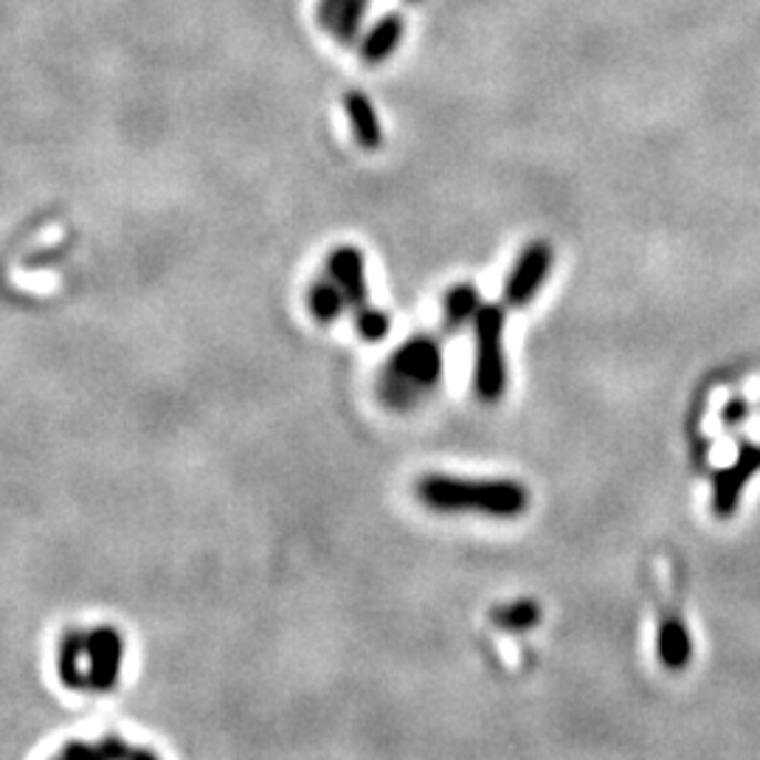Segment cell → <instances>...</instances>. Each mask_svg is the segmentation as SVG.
<instances>
[{"instance_id":"obj_13","label":"cell","mask_w":760,"mask_h":760,"mask_svg":"<svg viewBox=\"0 0 760 760\" xmlns=\"http://www.w3.org/2000/svg\"><path fill=\"white\" fill-rule=\"evenodd\" d=\"M400 31H403L400 18H397V14H386V18L372 29L369 40L364 43V60L375 65V62H381L384 56H389L392 51L397 49Z\"/></svg>"},{"instance_id":"obj_6","label":"cell","mask_w":760,"mask_h":760,"mask_svg":"<svg viewBox=\"0 0 760 760\" xmlns=\"http://www.w3.org/2000/svg\"><path fill=\"white\" fill-rule=\"evenodd\" d=\"M324 273L339 284L341 293L346 296L350 310L366 304V260L358 248L355 246L335 248V251L327 257Z\"/></svg>"},{"instance_id":"obj_9","label":"cell","mask_w":760,"mask_h":760,"mask_svg":"<svg viewBox=\"0 0 760 760\" xmlns=\"http://www.w3.org/2000/svg\"><path fill=\"white\" fill-rule=\"evenodd\" d=\"M482 296H479L477 284L473 282H457L451 284V291L443 296V322L448 330H459L477 319L479 308H482Z\"/></svg>"},{"instance_id":"obj_7","label":"cell","mask_w":760,"mask_h":760,"mask_svg":"<svg viewBox=\"0 0 760 760\" xmlns=\"http://www.w3.org/2000/svg\"><path fill=\"white\" fill-rule=\"evenodd\" d=\"M760 465V451L752 446H743L741 457H738L736 465H730L727 470H721L716 477V493H712V510L718 516H730L732 510L738 507V499H741V490L747 485V479L752 477L754 470Z\"/></svg>"},{"instance_id":"obj_8","label":"cell","mask_w":760,"mask_h":760,"mask_svg":"<svg viewBox=\"0 0 760 760\" xmlns=\"http://www.w3.org/2000/svg\"><path fill=\"white\" fill-rule=\"evenodd\" d=\"M656 656L665 668L681 670L693 659V637L679 617H662L656 631Z\"/></svg>"},{"instance_id":"obj_5","label":"cell","mask_w":760,"mask_h":760,"mask_svg":"<svg viewBox=\"0 0 760 760\" xmlns=\"http://www.w3.org/2000/svg\"><path fill=\"white\" fill-rule=\"evenodd\" d=\"M552 262H555V251L550 248V242H530L519 253V260L513 262V268H510V273L504 279V288H501V299H504L507 308H527L538 296V291L544 288L546 277L552 271Z\"/></svg>"},{"instance_id":"obj_12","label":"cell","mask_w":760,"mask_h":760,"mask_svg":"<svg viewBox=\"0 0 760 760\" xmlns=\"http://www.w3.org/2000/svg\"><path fill=\"white\" fill-rule=\"evenodd\" d=\"M490 620L501 631H530L541 620V606H538L535 600H513V603L493 608Z\"/></svg>"},{"instance_id":"obj_15","label":"cell","mask_w":760,"mask_h":760,"mask_svg":"<svg viewBox=\"0 0 760 760\" xmlns=\"http://www.w3.org/2000/svg\"><path fill=\"white\" fill-rule=\"evenodd\" d=\"M747 417V403L743 400H732L730 406L723 408V423L727 426H738V420H743Z\"/></svg>"},{"instance_id":"obj_1","label":"cell","mask_w":760,"mask_h":760,"mask_svg":"<svg viewBox=\"0 0 760 760\" xmlns=\"http://www.w3.org/2000/svg\"><path fill=\"white\" fill-rule=\"evenodd\" d=\"M127 668V637L116 623L74 620L54 637L49 670L54 685L74 699H105L118 690Z\"/></svg>"},{"instance_id":"obj_14","label":"cell","mask_w":760,"mask_h":760,"mask_svg":"<svg viewBox=\"0 0 760 760\" xmlns=\"http://www.w3.org/2000/svg\"><path fill=\"white\" fill-rule=\"evenodd\" d=\"M355 330H358V335L364 341L377 344V341H384L386 335H389L392 319L384 313V310L369 308V304H361V308H355Z\"/></svg>"},{"instance_id":"obj_3","label":"cell","mask_w":760,"mask_h":760,"mask_svg":"<svg viewBox=\"0 0 760 760\" xmlns=\"http://www.w3.org/2000/svg\"><path fill=\"white\" fill-rule=\"evenodd\" d=\"M443 346L428 335L408 339L392 353L377 377V397L392 412H412L443 384Z\"/></svg>"},{"instance_id":"obj_2","label":"cell","mask_w":760,"mask_h":760,"mask_svg":"<svg viewBox=\"0 0 760 760\" xmlns=\"http://www.w3.org/2000/svg\"><path fill=\"white\" fill-rule=\"evenodd\" d=\"M417 499L437 513H479L488 519H519L530 507V490L516 479H477L428 473L415 485Z\"/></svg>"},{"instance_id":"obj_11","label":"cell","mask_w":760,"mask_h":760,"mask_svg":"<svg viewBox=\"0 0 760 760\" xmlns=\"http://www.w3.org/2000/svg\"><path fill=\"white\" fill-rule=\"evenodd\" d=\"M344 105L361 147L375 149L377 144H381V122H377L375 116V107L369 105V100H366L364 93H350L344 100Z\"/></svg>"},{"instance_id":"obj_4","label":"cell","mask_w":760,"mask_h":760,"mask_svg":"<svg viewBox=\"0 0 760 760\" xmlns=\"http://www.w3.org/2000/svg\"><path fill=\"white\" fill-rule=\"evenodd\" d=\"M504 324L501 304H482L473 319V389L482 403H499L507 392Z\"/></svg>"},{"instance_id":"obj_10","label":"cell","mask_w":760,"mask_h":760,"mask_svg":"<svg viewBox=\"0 0 760 760\" xmlns=\"http://www.w3.org/2000/svg\"><path fill=\"white\" fill-rule=\"evenodd\" d=\"M308 308H310V315H313L319 324H333V322H339L350 304H346V296L341 293L339 284L324 273L322 279H315V282L310 284Z\"/></svg>"}]
</instances>
